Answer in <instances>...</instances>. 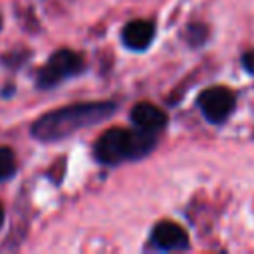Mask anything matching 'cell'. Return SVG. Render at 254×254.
<instances>
[{
    "mask_svg": "<svg viewBox=\"0 0 254 254\" xmlns=\"http://www.w3.org/2000/svg\"><path fill=\"white\" fill-rule=\"evenodd\" d=\"M117 105L113 101H89V103L65 105L36 119L32 125V135L38 141H60L83 127L95 125L111 117Z\"/></svg>",
    "mask_w": 254,
    "mask_h": 254,
    "instance_id": "6da1fadb",
    "label": "cell"
},
{
    "mask_svg": "<svg viewBox=\"0 0 254 254\" xmlns=\"http://www.w3.org/2000/svg\"><path fill=\"white\" fill-rule=\"evenodd\" d=\"M155 147V133L141 129H107L95 143V159L103 165H119L129 159H141Z\"/></svg>",
    "mask_w": 254,
    "mask_h": 254,
    "instance_id": "7a4b0ae2",
    "label": "cell"
},
{
    "mask_svg": "<svg viewBox=\"0 0 254 254\" xmlns=\"http://www.w3.org/2000/svg\"><path fill=\"white\" fill-rule=\"evenodd\" d=\"M85 67L81 56H77L71 50H60L56 54L50 56V60L46 62V65L38 71V85L48 89L54 87L58 83H62L65 77H73L77 73H81Z\"/></svg>",
    "mask_w": 254,
    "mask_h": 254,
    "instance_id": "3957f363",
    "label": "cell"
},
{
    "mask_svg": "<svg viewBox=\"0 0 254 254\" xmlns=\"http://www.w3.org/2000/svg\"><path fill=\"white\" fill-rule=\"evenodd\" d=\"M236 97L228 87H208L198 95V107L210 123H224L234 111Z\"/></svg>",
    "mask_w": 254,
    "mask_h": 254,
    "instance_id": "277c9868",
    "label": "cell"
},
{
    "mask_svg": "<svg viewBox=\"0 0 254 254\" xmlns=\"http://www.w3.org/2000/svg\"><path fill=\"white\" fill-rule=\"evenodd\" d=\"M151 240L157 248L161 250H183L189 246V238H187V232L171 222V220H161L155 228H153V234H151Z\"/></svg>",
    "mask_w": 254,
    "mask_h": 254,
    "instance_id": "5b68a950",
    "label": "cell"
},
{
    "mask_svg": "<svg viewBox=\"0 0 254 254\" xmlns=\"http://www.w3.org/2000/svg\"><path fill=\"white\" fill-rule=\"evenodd\" d=\"M131 121H133V125L137 129L157 135L167 125V115L157 105L147 103V101H141V103H137L131 109Z\"/></svg>",
    "mask_w": 254,
    "mask_h": 254,
    "instance_id": "8992f818",
    "label": "cell"
},
{
    "mask_svg": "<svg viewBox=\"0 0 254 254\" xmlns=\"http://www.w3.org/2000/svg\"><path fill=\"white\" fill-rule=\"evenodd\" d=\"M155 36V28L147 20H133L123 28L121 40L129 50H145Z\"/></svg>",
    "mask_w": 254,
    "mask_h": 254,
    "instance_id": "52a82bcc",
    "label": "cell"
},
{
    "mask_svg": "<svg viewBox=\"0 0 254 254\" xmlns=\"http://www.w3.org/2000/svg\"><path fill=\"white\" fill-rule=\"evenodd\" d=\"M16 173V159L14 153L6 147H0V181L10 179Z\"/></svg>",
    "mask_w": 254,
    "mask_h": 254,
    "instance_id": "ba28073f",
    "label": "cell"
},
{
    "mask_svg": "<svg viewBox=\"0 0 254 254\" xmlns=\"http://www.w3.org/2000/svg\"><path fill=\"white\" fill-rule=\"evenodd\" d=\"M187 38H189V42L192 44V46H200L202 42H204V38H206V28L204 26H189V30H187Z\"/></svg>",
    "mask_w": 254,
    "mask_h": 254,
    "instance_id": "9c48e42d",
    "label": "cell"
},
{
    "mask_svg": "<svg viewBox=\"0 0 254 254\" xmlns=\"http://www.w3.org/2000/svg\"><path fill=\"white\" fill-rule=\"evenodd\" d=\"M242 65L248 73L254 75V50H248V52L242 54Z\"/></svg>",
    "mask_w": 254,
    "mask_h": 254,
    "instance_id": "30bf717a",
    "label": "cell"
},
{
    "mask_svg": "<svg viewBox=\"0 0 254 254\" xmlns=\"http://www.w3.org/2000/svg\"><path fill=\"white\" fill-rule=\"evenodd\" d=\"M2 222H4V210H2V204H0V226H2Z\"/></svg>",
    "mask_w": 254,
    "mask_h": 254,
    "instance_id": "8fae6325",
    "label": "cell"
},
{
    "mask_svg": "<svg viewBox=\"0 0 254 254\" xmlns=\"http://www.w3.org/2000/svg\"><path fill=\"white\" fill-rule=\"evenodd\" d=\"M0 26H2V22H0Z\"/></svg>",
    "mask_w": 254,
    "mask_h": 254,
    "instance_id": "7c38bea8",
    "label": "cell"
}]
</instances>
